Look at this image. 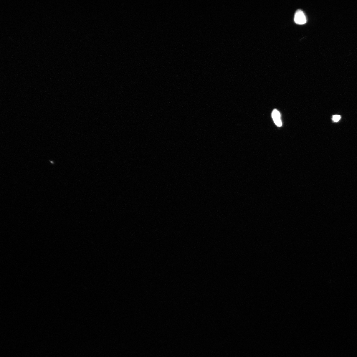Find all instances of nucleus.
Listing matches in <instances>:
<instances>
[{"mask_svg": "<svg viewBox=\"0 0 357 357\" xmlns=\"http://www.w3.org/2000/svg\"><path fill=\"white\" fill-rule=\"evenodd\" d=\"M296 23L299 25H303L307 22V18L304 13L301 10H298L296 12L294 18Z\"/></svg>", "mask_w": 357, "mask_h": 357, "instance_id": "1", "label": "nucleus"}, {"mask_svg": "<svg viewBox=\"0 0 357 357\" xmlns=\"http://www.w3.org/2000/svg\"><path fill=\"white\" fill-rule=\"evenodd\" d=\"M272 117L274 123L277 126L281 127L282 125L281 116L278 111L274 109L272 112Z\"/></svg>", "mask_w": 357, "mask_h": 357, "instance_id": "2", "label": "nucleus"}, {"mask_svg": "<svg viewBox=\"0 0 357 357\" xmlns=\"http://www.w3.org/2000/svg\"><path fill=\"white\" fill-rule=\"evenodd\" d=\"M49 161L51 163V164H52V165H55V163L54 162V161L53 160H49Z\"/></svg>", "mask_w": 357, "mask_h": 357, "instance_id": "4", "label": "nucleus"}, {"mask_svg": "<svg viewBox=\"0 0 357 357\" xmlns=\"http://www.w3.org/2000/svg\"><path fill=\"white\" fill-rule=\"evenodd\" d=\"M340 116L338 115H335L333 116L332 119L334 121L337 122L340 120Z\"/></svg>", "mask_w": 357, "mask_h": 357, "instance_id": "3", "label": "nucleus"}]
</instances>
